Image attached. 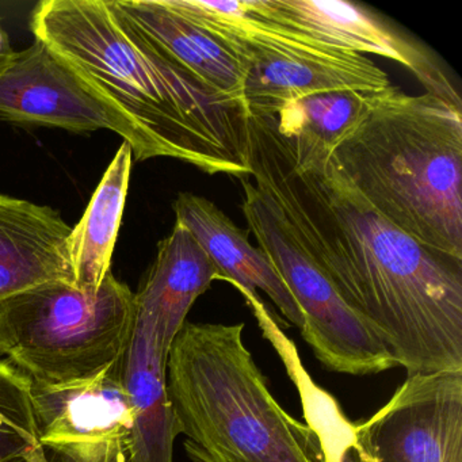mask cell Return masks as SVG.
<instances>
[{
  "label": "cell",
  "instance_id": "7c38bea8",
  "mask_svg": "<svg viewBox=\"0 0 462 462\" xmlns=\"http://www.w3.org/2000/svg\"><path fill=\"white\" fill-rule=\"evenodd\" d=\"M175 223L185 226L220 273L218 281L267 294L291 326L304 328V316L266 254L212 201L180 193L172 205Z\"/></svg>",
  "mask_w": 462,
  "mask_h": 462
},
{
  "label": "cell",
  "instance_id": "2e32d148",
  "mask_svg": "<svg viewBox=\"0 0 462 462\" xmlns=\"http://www.w3.org/2000/svg\"><path fill=\"white\" fill-rule=\"evenodd\" d=\"M132 162L131 145L124 142L94 191L85 215L72 228L74 283L82 291H98L112 273L113 251L123 221Z\"/></svg>",
  "mask_w": 462,
  "mask_h": 462
},
{
  "label": "cell",
  "instance_id": "9c48e42d",
  "mask_svg": "<svg viewBox=\"0 0 462 462\" xmlns=\"http://www.w3.org/2000/svg\"><path fill=\"white\" fill-rule=\"evenodd\" d=\"M356 435L375 462H462V370L408 375Z\"/></svg>",
  "mask_w": 462,
  "mask_h": 462
},
{
  "label": "cell",
  "instance_id": "277c9868",
  "mask_svg": "<svg viewBox=\"0 0 462 462\" xmlns=\"http://www.w3.org/2000/svg\"><path fill=\"white\" fill-rule=\"evenodd\" d=\"M245 324H183L167 393L193 462H326L320 440L274 399L243 339Z\"/></svg>",
  "mask_w": 462,
  "mask_h": 462
},
{
  "label": "cell",
  "instance_id": "ac0fdd59",
  "mask_svg": "<svg viewBox=\"0 0 462 462\" xmlns=\"http://www.w3.org/2000/svg\"><path fill=\"white\" fill-rule=\"evenodd\" d=\"M39 448L32 380L0 354V462Z\"/></svg>",
  "mask_w": 462,
  "mask_h": 462
},
{
  "label": "cell",
  "instance_id": "3957f363",
  "mask_svg": "<svg viewBox=\"0 0 462 462\" xmlns=\"http://www.w3.org/2000/svg\"><path fill=\"white\" fill-rule=\"evenodd\" d=\"M329 156L389 223L462 259L461 106L391 85Z\"/></svg>",
  "mask_w": 462,
  "mask_h": 462
},
{
  "label": "cell",
  "instance_id": "44dd1931",
  "mask_svg": "<svg viewBox=\"0 0 462 462\" xmlns=\"http://www.w3.org/2000/svg\"><path fill=\"white\" fill-rule=\"evenodd\" d=\"M13 52L14 51H13L12 45H10L9 36H7L6 31L2 28V23H0V63L5 59L9 58Z\"/></svg>",
  "mask_w": 462,
  "mask_h": 462
},
{
  "label": "cell",
  "instance_id": "9a60e30c",
  "mask_svg": "<svg viewBox=\"0 0 462 462\" xmlns=\"http://www.w3.org/2000/svg\"><path fill=\"white\" fill-rule=\"evenodd\" d=\"M167 358L152 327L136 320L123 367L132 410L129 462H174L180 427L167 393Z\"/></svg>",
  "mask_w": 462,
  "mask_h": 462
},
{
  "label": "cell",
  "instance_id": "8992f818",
  "mask_svg": "<svg viewBox=\"0 0 462 462\" xmlns=\"http://www.w3.org/2000/svg\"><path fill=\"white\" fill-rule=\"evenodd\" d=\"M240 182L248 228L299 305L304 316L302 337L319 362L329 372L350 375L378 374L396 367L388 346L346 304L278 208L250 178Z\"/></svg>",
  "mask_w": 462,
  "mask_h": 462
},
{
  "label": "cell",
  "instance_id": "4fadbf2b",
  "mask_svg": "<svg viewBox=\"0 0 462 462\" xmlns=\"http://www.w3.org/2000/svg\"><path fill=\"white\" fill-rule=\"evenodd\" d=\"M218 277L217 267L193 235L175 223L171 234L159 242L155 261L134 293L136 320L152 327L164 353L169 354L196 300Z\"/></svg>",
  "mask_w": 462,
  "mask_h": 462
},
{
  "label": "cell",
  "instance_id": "d6986e66",
  "mask_svg": "<svg viewBox=\"0 0 462 462\" xmlns=\"http://www.w3.org/2000/svg\"><path fill=\"white\" fill-rule=\"evenodd\" d=\"M337 462H375L374 459L372 458L369 453L362 448L361 443L358 442V439L351 440L347 445L343 448L342 453H340L339 459Z\"/></svg>",
  "mask_w": 462,
  "mask_h": 462
},
{
  "label": "cell",
  "instance_id": "5bb4252c",
  "mask_svg": "<svg viewBox=\"0 0 462 462\" xmlns=\"http://www.w3.org/2000/svg\"><path fill=\"white\" fill-rule=\"evenodd\" d=\"M113 2L129 23L197 79L221 96L245 99L247 63L223 40L172 9L167 0Z\"/></svg>",
  "mask_w": 462,
  "mask_h": 462
},
{
  "label": "cell",
  "instance_id": "e0dca14e",
  "mask_svg": "<svg viewBox=\"0 0 462 462\" xmlns=\"http://www.w3.org/2000/svg\"><path fill=\"white\" fill-rule=\"evenodd\" d=\"M380 90H335L313 94L281 106L275 125L283 136L331 152L366 117Z\"/></svg>",
  "mask_w": 462,
  "mask_h": 462
},
{
  "label": "cell",
  "instance_id": "ffe728a7",
  "mask_svg": "<svg viewBox=\"0 0 462 462\" xmlns=\"http://www.w3.org/2000/svg\"><path fill=\"white\" fill-rule=\"evenodd\" d=\"M4 462H51V459L48 454L45 453L44 448H39L26 451V453L14 457V458L6 459Z\"/></svg>",
  "mask_w": 462,
  "mask_h": 462
},
{
  "label": "cell",
  "instance_id": "ba28073f",
  "mask_svg": "<svg viewBox=\"0 0 462 462\" xmlns=\"http://www.w3.org/2000/svg\"><path fill=\"white\" fill-rule=\"evenodd\" d=\"M123 367L124 358L69 385L32 381L37 434L51 462H129L132 410Z\"/></svg>",
  "mask_w": 462,
  "mask_h": 462
},
{
  "label": "cell",
  "instance_id": "5b68a950",
  "mask_svg": "<svg viewBox=\"0 0 462 462\" xmlns=\"http://www.w3.org/2000/svg\"><path fill=\"white\" fill-rule=\"evenodd\" d=\"M134 323V293L113 273L97 291L44 283L0 302V350L33 383L69 385L121 361Z\"/></svg>",
  "mask_w": 462,
  "mask_h": 462
},
{
  "label": "cell",
  "instance_id": "8fae6325",
  "mask_svg": "<svg viewBox=\"0 0 462 462\" xmlns=\"http://www.w3.org/2000/svg\"><path fill=\"white\" fill-rule=\"evenodd\" d=\"M71 234L58 210L0 193V302L44 283H74Z\"/></svg>",
  "mask_w": 462,
  "mask_h": 462
},
{
  "label": "cell",
  "instance_id": "6da1fadb",
  "mask_svg": "<svg viewBox=\"0 0 462 462\" xmlns=\"http://www.w3.org/2000/svg\"><path fill=\"white\" fill-rule=\"evenodd\" d=\"M329 153L283 136L273 116H248L254 185L346 304L388 346L397 366L408 375L462 370V259L389 223Z\"/></svg>",
  "mask_w": 462,
  "mask_h": 462
},
{
  "label": "cell",
  "instance_id": "7a4b0ae2",
  "mask_svg": "<svg viewBox=\"0 0 462 462\" xmlns=\"http://www.w3.org/2000/svg\"><path fill=\"white\" fill-rule=\"evenodd\" d=\"M34 37L52 48L148 140L156 158L250 178L248 109L221 96L129 23L113 0H45Z\"/></svg>",
  "mask_w": 462,
  "mask_h": 462
},
{
  "label": "cell",
  "instance_id": "7402d4cb",
  "mask_svg": "<svg viewBox=\"0 0 462 462\" xmlns=\"http://www.w3.org/2000/svg\"><path fill=\"white\" fill-rule=\"evenodd\" d=\"M0 354H4V351L0 350Z\"/></svg>",
  "mask_w": 462,
  "mask_h": 462
},
{
  "label": "cell",
  "instance_id": "52a82bcc",
  "mask_svg": "<svg viewBox=\"0 0 462 462\" xmlns=\"http://www.w3.org/2000/svg\"><path fill=\"white\" fill-rule=\"evenodd\" d=\"M0 117L77 134L107 129L131 145L134 161L156 158L139 129L40 40L0 63Z\"/></svg>",
  "mask_w": 462,
  "mask_h": 462
},
{
  "label": "cell",
  "instance_id": "30bf717a",
  "mask_svg": "<svg viewBox=\"0 0 462 462\" xmlns=\"http://www.w3.org/2000/svg\"><path fill=\"white\" fill-rule=\"evenodd\" d=\"M245 4L256 17L301 32L321 44L391 59L410 69L426 93L462 107L458 91L429 48L361 5L340 0H245Z\"/></svg>",
  "mask_w": 462,
  "mask_h": 462
}]
</instances>
